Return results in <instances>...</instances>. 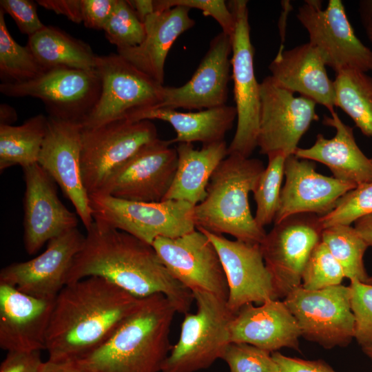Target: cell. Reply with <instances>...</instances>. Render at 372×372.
<instances>
[{"mask_svg":"<svg viewBox=\"0 0 372 372\" xmlns=\"http://www.w3.org/2000/svg\"><path fill=\"white\" fill-rule=\"evenodd\" d=\"M94 221L126 232L152 245L158 237L177 238L195 230V205L183 200L146 203L108 194L89 195Z\"/></svg>","mask_w":372,"mask_h":372,"instance_id":"8992f818","label":"cell"},{"mask_svg":"<svg viewBox=\"0 0 372 372\" xmlns=\"http://www.w3.org/2000/svg\"><path fill=\"white\" fill-rule=\"evenodd\" d=\"M366 283L369 285H372V276H369Z\"/></svg>","mask_w":372,"mask_h":372,"instance_id":"11a10c76","label":"cell"},{"mask_svg":"<svg viewBox=\"0 0 372 372\" xmlns=\"http://www.w3.org/2000/svg\"><path fill=\"white\" fill-rule=\"evenodd\" d=\"M141 299L96 276L65 285L55 298L47 331L48 360L73 362L93 351L114 333Z\"/></svg>","mask_w":372,"mask_h":372,"instance_id":"7a4b0ae2","label":"cell"},{"mask_svg":"<svg viewBox=\"0 0 372 372\" xmlns=\"http://www.w3.org/2000/svg\"><path fill=\"white\" fill-rule=\"evenodd\" d=\"M103 30L106 39L117 48L136 46L143 41L145 37L144 23L124 0H116Z\"/></svg>","mask_w":372,"mask_h":372,"instance_id":"8d00e7d4","label":"cell"},{"mask_svg":"<svg viewBox=\"0 0 372 372\" xmlns=\"http://www.w3.org/2000/svg\"><path fill=\"white\" fill-rule=\"evenodd\" d=\"M84 25L94 30H103L109 20L116 0H81Z\"/></svg>","mask_w":372,"mask_h":372,"instance_id":"7bdbcfd3","label":"cell"},{"mask_svg":"<svg viewBox=\"0 0 372 372\" xmlns=\"http://www.w3.org/2000/svg\"><path fill=\"white\" fill-rule=\"evenodd\" d=\"M127 2L143 23L155 12L153 0H127Z\"/></svg>","mask_w":372,"mask_h":372,"instance_id":"c3c4849f","label":"cell"},{"mask_svg":"<svg viewBox=\"0 0 372 372\" xmlns=\"http://www.w3.org/2000/svg\"><path fill=\"white\" fill-rule=\"evenodd\" d=\"M322 230L320 216L300 214L275 223L267 233L260 246L276 300L301 286L304 267Z\"/></svg>","mask_w":372,"mask_h":372,"instance_id":"4fadbf2b","label":"cell"},{"mask_svg":"<svg viewBox=\"0 0 372 372\" xmlns=\"http://www.w3.org/2000/svg\"><path fill=\"white\" fill-rule=\"evenodd\" d=\"M344 278L342 267L320 240L306 263L301 286L307 290H319L340 285Z\"/></svg>","mask_w":372,"mask_h":372,"instance_id":"d590c367","label":"cell"},{"mask_svg":"<svg viewBox=\"0 0 372 372\" xmlns=\"http://www.w3.org/2000/svg\"><path fill=\"white\" fill-rule=\"evenodd\" d=\"M271 78L281 87L335 111L334 83L326 65L309 42L284 50L280 48L269 65Z\"/></svg>","mask_w":372,"mask_h":372,"instance_id":"d4e9b609","label":"cell"},{"mask_svg":"<svg viewBox=\"0 0 372 372\" xmlns=\"http://www.w3.org/2000/svg\"><path fill=\"white\" fill-rule=\"evenodd\" d=\"M157 138V129L149 120L124 118L94 128H82L81 169L88 194L99 193L112 172L143 145Z\"/></svg>","mask_w":372,"mask_h":372,"instance_id":"9c48e42d","label":"cell"},{"mask_svg":"<svg viewBox=\"0 0 372 372\" xmlns=\"http://www.w3.org/2000/svg\"><path fill=\"white\" fill-rule=\"evenodd\" d=\"M176 313L161 293L141 298L103 344L73 362L89 372H161L172 347L169 332Z\"/></svg>","mask_w":372,"mask_h":372,"instance_id":"3957f363","label":"cell"},{"mask_svg":"<svg viewBox=\"0 0 372 372\" xmlns=\"http://www.w3.org/2000/svg\"><path fill=\"white\" fill-rule=\"evenodd\" d=\"M285 176L273 224L300 214L322 216L344 194L357 187L317 172L313 162L294 154L286 158Z\"/></svg>","mask_w":372,"mask_h":372,"instance_id":"7402d4cb","label":"cell"},{"mask_svg":"<svg viewBox=\"0 0 372 372\" xmlns=\"http://www.w3.org/2000/svg\"><path fill=\"white\" fill-rule=\"evenodd\" d=\"M54 300L0 282V347L7 351L45 349Z\"/></svg>","mask_w":372,"mask_h":372,"instance_id":"603a6c76","label":"cell"},{"mask_svg":"<svg viewBox=\"0 0 372 372\" xmlns=\"http://www.w3.org/2000/svg\"><path fill=\"white\" fill-rule=\"evenodd\" d=\"M350 287L319 290L294 289L283 302L295 318L301 337L327 349L346 347L355 336Z\"/></svg>","mask_w":372,"mask_h":372,"instance_id":"30bf717a","label":"cell"},{"mask_svg":"<svg viewBox=\"0 0 372 372\" xmlns=\"http://www.w3.org/2000/svg\"><path fill=\"white\" fill-rule=\"evenodd\" d=\"M220 359L229 372H280L271 353L245 342H230Z\"/></svg>","mask_w":372,"mask_h":372,"instance_id":"f35d334b","label":"cell"},{"mask_svg":"<svg viewBox=\"0 0 372 372\" xmlns=\"http://www.w3.org/2000/svg\"><path fill=\"white\" fill-rule=\"evenodd\" d=\"M322 123L335 130L334 136L329 139L318 134L312 146L298 147L294 155L326 165L338 180L356 186L371 182L372 158L367 157L357 145L353 128L335 111L330 116L324 115Z\"/></svg>","mask_w":372,"mask_h":372,"instance_id":"484cf974","label":"cell"},{"mask_svg":"<svg viewBox=\"0 0 372 372\" xmlns=\"http://www.w3.org/2000/svg\"><path fill=\"white\" fill-rule=\"evenodd\" d=\"M96 70L59 68L21 83H1L0 92L9 97L30 96L41 100L48 116L83 124L101 94Z\"/></svg>","mask_w":372,"mask_h":372,"instance_id":"8fae6325","label":"cell"},{"mask_svg":"<svg viewBox=\"0 0 372 372\" xmlns=\"http://www.w3.org/2000/svg\"><path fill=\"white\" fill-rule=\"evenodd\" d=\"M170 145L159 138L143 145L112 172L99 193L138 202L163 200L178 165L176 149Z\"/></svg>","mask_w":372,"mask_h":372,"instance_id":"9a60e30c","label":"cell"},{"mask_svg":"<svg viewBox=\"0 0 372 372\" xmlns=\"http://www.w3.org/2000/svg\"><path fill=\"white\" fill-rule=\"evenodd\" d=\"M17 119L15 110L6 103L0 105V125H12Z\"/></svg>","mask_w":372,"mask_h":372,"instance_id":"816d5d0a","label":"cell"},{"mask_svg":"<svg viewBox=\"0 0 372 372\" xmlns=\"http://www.w3.org/2000/svg\"><path fill=\"white\" fill-rule=\"evenodd\" d=\"M214 245L227 278L229 294L227 304L236 313L247 304H262L276 300L273 280L259 244L231 240L223 235L197 229Z\"/></svg>","mask_w":372,"mask_h":372,"instance_id":"d6986e66","label":"cell"},{"mask_svg":"<svg viewBox=\"0 0 372 372\" xmlns=\"http://www.w3.org/2000/svg\"><path fill=\"white\" fill-rule=\"evenodd\" d=\"M40 351H8L0 372H40L44 362Z\"/></svg>","mask_w":372,"mask_h":372,"instance_id":"ee69618b","label":"cell"},{"mask_svg":"<svg viewBox=\"0 0 372 372\" xmlns=\"http://www.w3.org/2000/svg\"><path fill=\"white\" fill-rule=\"evenodd\" d=\"M280 372H337L321 359L304 360L285 355L278 351L271 353Z\"/></svg>","mask_w":372,"mask_h":372,"instance_id":"f6af8a7d","label":"cell"},{"mask_svg":"<svg viewBox=\"0 0 372 372\" xmlns=\"http://www.w3.org/2000/svg\"><path fill=\"white\" fill-rule=\"evenodd\" d=\"M362 352L369 358L371 363L372 369V346L362 348Z\"/></svg>","mask_w":372,"mask_h":372,"instance_id":"f5cc1de1","label":"cell"},{"mask_svg":"<svg viewBox=\"0 0 372 372\" xmlns=\"http://www.w3.org/2000/svg\"><path fill=\"white\" fill-rule=\"evenodd\" d=\"M351 309L355 318V336L362 348L372 346V285L350 280Z\"/></svg>","mask_w":372,"mask_h":372,"instance_id":"ab89813d","label":"cell"},{"mask_svg":"<svg viewBox=\"0 0 372 372\" xmlns=\"http://www.w3.org/2000/svg\"><path fill=\"white\" fill-rule=\"evenodd\" d=\"M231 37L223 32L210 41L209 49L192 78L180 87L164 86L158 107L211 109L226 105L231 79Z\"/></svg>","mask_w":372,"mask_h":372,"instance_id":"44dd1931","label":"cell"},{"mask_svg":"<svg viewBox=\"0 0 372 372\" xmlns=\"http://www.w3.org/2000/svg\"><path fill=\"white\" fill-rule=\"evenodd\" d=\"M370 214H372V181L347 192L330 212L320 216V220L324 229L335 225H351Z\"/></svg>","mask_w":372,"mask_h":372,"instance_id":"74e56055","label":"cell"},{"mask_svg":"<svg viewBox=\"0 0 372 372\" xmlns=\"http://www.w3.org/2000/svg\"><path fill=\"white\" fill-rule=\"evenodd\" d=\"M197 311L187 313L178 342L161 372H196L208 369L230 343L229 328L236 313L227 300L202 290L192 291Z\"/></svg>","mask_w":372,"mask_h":372,"instance_id":"5b68a950","label":"cell"},{"mask_svg":"<svg viewBox=\"0 0 372 372\" xmlns=\"http://www.w3.org/2000/svg\"><path fill=\"white\" fill-rule=\"evenodd\" d=\"M23 171V244L26 252L34 255L51 239L77 227L78 218L61 203L56 183L38 163Z\"/></svg>","mask_w":372,"mask_h":372,"instance_id":"ffe728a7","label":"cell"},{"mask_svg":"<svg viewBox=\"0 0 372 372\" xmlns=\"http://www.w3.org/2000/svg\"><path fill=\"white\" fill-rule=\"evenodd\" d=\"M48 118L38 164L58 184L87 229L94 218L81 175L82 125L50 116Z\"/></svg>","mask_w":372,"mask_h":372,"instance_id":"e0dca14e","label":"cell"},{"mask_svg":"<svg viewBox=\"0 0 372 372\" xmlns=\"http://www.w3.org/2000/svg\"><path fill=\"white\" fill-rule=\"evenodd\" d=\"M27 45L45 71L59 68L96 70L98 55L90 46L59 28L45 25L28 37Z\"/></svg>","mask_w":372,"mask_h":372,"instance_id":"f546056e","label":"cell"},{"mask_svg":"<svg viewBox=\"0 0 372 372\" xmlns=\"http://www.w3.org/2000/svg\"><path fill=\"white\" fill-rule=\"evenodd\" d=\"M265 168L258 158L227 155L214 172L205 199L194 206L196 228L260 245L267 232L251 214L249 194Z\"/></svg>","mask_w":372,"mask_h":372,"instance_id":"277c9868","label":"cell"},{"mask_svg":"<svg viewBox=\"0 0 372 372\" xmlns=\"http://www.w3.org/2000/svg\"><path fill=\"white\" fill-rule=\"evenodd\" d=\"M36 2L57 14L65 16L74 23L83 22L81 0H38Z\"/></svg>","mask_w":372,"mask_h":372,"instance_id":"bcb514c9","label":"cell"},{"mask_svg":"<svg viewBox=\"0 0 372 372\" xmlns=\"http://www.w3.org/2000/svg\"><path fill=\"white\" fill-rule=\"evenodd\" d=\"M230 342L247 343L270 353L282 348L300 351L301 333L283 301L269 300L260 306L242 307L229 328Z\"/></svg>","mask_w":372,"mask_h":372,"instance_id":"cb8c5ba5","label":"cell"},{"mask_svg":"<svg viewBox=\"0 0 372 372\" xmlns=\"http://www.w3.org/2000/svg\"><path fill=\"white\" fill-rule=\"evenodd\" d=\"M0 8V78L2 83H21L31 81L45 70L30 48L19 45L11 36Z\"/></svg>","mask_w":372,"mask_h":372,"instance_id":"836d02e7","label":"cell"},{"mask_svg":"<svg viewBox=\"0 0 372 372\" xmlns=\"http://www.w3.org/2000/svg\"><path fill=\"white\" fill-rule=\"evenodd\" d=\"M40 372H89L74 362H44Z\"/></svg>","mask_w":372,"mask_h":372,"instance_id":"7dc6e473","label":"cell"},{"mask_svg":"<svg viewBox=\"0 0 372 372\" xmlns=\"http://www.w3.org/2000/svg\"><path fill=\"white\" fill-rule=\"evenodd\" d=\"M96 70L101 81V94L83 128L127 118L136 112L158 107L162 103L164 85L118 53L98 56Z\"/></svg>","mask_w":372,"mask_h":372,"instance_id":"ba28073f","label":"cell"},{"mask_svg":"<svg viewBox=\"0 0 372 372\" xmlns=\"http://www.w3.org/2000/svg\"><path fill=\"white\" fill-rule=\"evenodd\" d=\"M354 223L355 229L366 242L369 247H372V214L360 218Z\"/></svg>","mask_w":372,"mask_h":372,"instance_id":"681fc988","label":"cell"},{"mask_svg":"<svg viewBox=\"0 0 372 372\" xmlns=\"http://www.w3.org/2000/svg\"><path fill=\"white\" fill-rule=\"evenodd\" d=\"M48 118L42 114L19 126L0 125V171L13 165L22 168L38 163Z\"/></svg>","mask_w":372,"mask_h":372,"instance_id":"4dcf8cb0","label":"cell"},{"mask_svg":"<svg viewBox=\"0 0 372 372\" xmlns=\"http://www.w3.org/2000/svg\"><path fill=\"white\" fill-rule=\"evenodd\" d=\"M248 1L227 3L235 19L231 37V78L237 112L236 130L228 146V155L250 157L257 147L260 96L254 66V49L250 37Z\"/></svg>","mask_w":372,"mask_h":372,"instance_id":"52a82bcc","label":"cell"},{"mask_svg":"<svg viewBox=\"0 0 372 372\" xmlns=\"http://www.w3.org/2000/svg\"><path fill=\"white\" fill-rule=\"evenodd\" d=\"M296 17L308 32L309 42L335 73L372 71V50L355 35L341 0H329L324 10L321 1H304Z\"/></svg>","mask_w":372,"mask_h":372,"instance_id":"7c38bea8","label":"cell"},{"mask_svg":"<svg viewBox=\"0 0 372 372\" xmlns=\"http://www.w3.org/2000/svg\"><path fill=\"white\" fill-rule=\"evenodd\" d=\"M335 107L342 109L362 133L372 137V76L355 70L335 73Z\"/></svg>","mask_w":372,"mask_h":372,"instance_id":"1f68e13d","label":"cell"},{"mask_svg":"<svg viewBox=\"0 0 372 372\" xmlns=\"http://www.w3.org/2000/svg\"><path fill=\"white\" fill-rule=\"evenodd\" d=\"M171 275L189 289L209 292L225 300L229 289L218 254L202 231L177 238H157L152 244Z\"/></svg>","mask_w":372,"mask_h":372,"instance_id":"2e32d148","label":"cell"},{"mask_svg":"<svg viewBox=\"0 0 372 372\" xmlns=\"http://www.w3.org/2000/svg\"><path fill=\"white\" fill-rule=\"evenodd\" d=\"M86 231L66 285L100 277L138 298L161 293L177 313L189 312L194 301L192 292L171 275L152 245L96 221Z\"/></svg>","mask_w":372,"mask_h":372,"instance_id":"6da1fadb","label":"cell"},{"mask_svg":"<svg viewBox=\"0 0 372 372\" xmlns=\"http://www.w3.org/2000/svg\"><path fill=\"white\" fill-rule=\"evenodd\" d=\"M322 241L342 267L345 278L366 283L369 276L364 262L369 247L355 227L335 225L323 229Z\"/></svg>","mask_w":372,"mask_h":372,"instance_id":"d6a6232c","label":"cell"},{"mask_svg":"<svg viewBox=\"0 0 372 372\" xmlns=\"http://www.w3.org/2000/svg\"><path fill=\"white\" fill-rule=\"evenodd\" d=\"M155 11H162L176 6L194 8L203 15L214 18L222 28V32L232 37L235 19L227 3L223 0H154Z\"/></svg>","mask_w":372,"mask_h":372,"instance_id":"60d3db41","label":"cell"},{"mask_svg":"<svg viewBox=\"0 0 372 372\" xmlns=\"http://www.w3.org/2000/svg\"><path fill=\"white\" fill-rule=\"evenodd\" d=\"M0 6L4 12L11 16L19 31L28 37L45 25L38 16L37 2L32 0H1Z\"/></svg>","mask_w":372,"mask_h":372,"instance_id":"b9f144b4","label":"cell"},{"mask_svg":"<svg viewBox=\"0 0 372 372\" xmlns=\"http://www.w3.org/2000/svg\"><path fill=\"white\" fill-rule=\"evenodd\" d=\"M85 236L77 227L63 232L49 240L46 249L37 257L1 269L0 282L37 298L54 299L66 285Z\"/></svg>","mask_w":372,"mask_h":372,"instance_id":"ac0fdd59","label":"cell"},{"mask_svg":"<svg viewBox=\"0 0 372 372\" xmlns=\"http://www.w3.org/2000/svg\"><path fill=\"white\" fill-rule=\"evenodd\" d=\"M176 149L177 169L163 200H183L196 205L205 199L214 172L228 155V146L222 141L196 149L192 143H180Z\"/></svg>","mask_w":372,"mask_h":372,"instance_id":"f1b7e54d","label":"cell"},{"mask_svg":"<svg viewBox=\"0 0 372 372\" xmlns=\"http://www.w3.org/2000/svg\"><path fill=\"white\" fill-rule=\"evenodd\" d=\"M365 30L369 39L372 43V25L367 27Z\"/></svg>","mask_w":372,"mask_h":372,"instance_id":"db71d44e","label":"cell"},{"mask_svg":"<svg viewBox=\"0 0 372 372\" xmlns=\"http://www.w3.org/2000/svg\"><path fill=\"white\" fill-rule=\"evenodd\" d=\"M359 13L363 26L366 28L372 25V0H362L359 2Z\"/></svg>","mask_w":372,"mask_h":372,"instance_id":"f907efd6","label":"cell"},{"mask_svg":"<svg viewBox=\"0 0 372 372\" xmlns=\"http://www.w3.org/2000/svg\"><path fill=\"white\" fill-rule=\"evenodd\" d=\"M190 9L176 6L155 11L144 21L145 37L134 47L117 48L118 54L138 70L163 85L165 63L176 39L192 28L195 21L189 15Z\"/></svg>","mask_w":372,"mask_h":372,"instance_id":"4316f807","label":"cell"},{"mask_svg":"<svg viewBox=\"0 0 372 372\" xmlns=\"http://www.w3.org/2000/svg\"><path fill=\"white\" fill-rule=\"evenodd\" d=\"M268 164L253 191L256 205L254 218L262 228L274 222L278 208L282 182L285 176V154L281 152L267 156Z\"/></svg>","mask_w":372,"mask_h":372,"instance_id":"e575fe53","label":"cell"},{"mask_svg":"<svg viewBox=\"0 0 372 372\" xmlns=\"http://www.w3.org/2000/svg\"><path fill=\"white\" fill-rule=\"evenodd\" d=\"M127 118L132 121L158 119L169 123L176 136L174 143L200 142L208 145L225 141L237 118L235 106L225 105L198 112H181L167 107H154L136 112Z\"/></svg>","mask_w":372,"mask_h":372,"instance_id":"83f0119b","label":"cell"},{"mask_svg":"<svg viewBox=\"0 0 372 372\" xmlns=\"http://www.w3.org/2000/svg\"><path fill=\"white\" fill-rule=\"evenodd\" d=\"M260 110L257 147L260 153L293 155L303 135L318 121L316 103L281 87L266 76L260 83Z\"/></svg>","mask_w":372,"mask_h":372,"instance_id":"5bb4252c","label":"cell"}]
</instances>
